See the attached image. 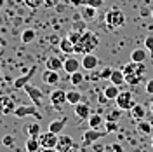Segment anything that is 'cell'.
<instances>
[{
  "mask_svg": "<svg viewBox=\"0 0 153 152\" xmlns=\"http://www.w3.org/2000/svg\"><path fill=\"white\" fill-rule=\"evenodd\" d=\"M97 46H99V37L96 35L92 30H84V32H82L80 42L75 44V54H87V53H92L94 49H97Z\"/></svg>",
  "mask_w": 153,
  "mask_h": 152,
  "instance_id": "1",
  "label": "cell"
},
{
  "mask_svg": "<svg viewBox=\"0 0 153 152\" xmlns=\"http://www.w3.org/2000/svg\"><path fill=\"white\" fill-rule=\"evenodd\" d=\"M146 72L144 63H136V61H129L124 67V75H125V84L129 86H137L143 81V75Z\"/></svg>",
  "mask_w": 153,
  "mask_h": 152,
  "instance_id": "2",
  "label": "cell"
},
{
  "mask_svg": "<svg viewBox=\"0 0 153 152\" xmlns=\"http://www.w3.org/2000/svg\"><path fill=\"white\" fill-rule=\"evenodd\" d=\"M105 25L108 30H117V28H122L125 25V14L120 9L117 7H111V9L106 11L105 14Z\"/></svg>",
  "mask_w": 153,
  "mask_h": 152,
  "instance_id": "3",
  "label": "cell"
},
{
  "mask_svg": "<svg viewBox=\"0 0 153 152\" xmlns=\"http://www.w3.org/2000/svg\"><path fill=\"white\" fill-rule=\"evenodd\" d=\"M14 115L18 117V119H25V117H35L37 121L42 119V114L38 112V107L35 105H18L16 107V110H14Z\"/></svg>",
  "mask_w": 153,
  "mask_h": 152,
  "instance_id": "4",
  "label": "cell"
},
{
  "mask_svg": "<svg viewBox=\"0 0 153 152\" xmlns=\"http://www.w3.org/2000/svg\"><path fill=\"white\" fill-rule=\"evenodd\" d=\"M115 105L120 110H131L136 105V102H134V98H132V93L131 91H120L118 96L115 98Z\"/></svg>",
  "mask_w": 153,
  "mask_h": 152,
  "instance_id": "5",
  "label": "cell"
},
{
  "mask_svg": "<svg viewBox=\"0 0 153 152\" xmlns=\"http://www.w3.org/2000/svg\"><path fill=\"white\" fill-rule=\"evenodd\" d=\"M25 93L28 95V98L31 100V103L35 107H40L42 105V100H44V91L37 87V86H31V84H26L25 86Z\"/></svg>",
  "mask_w": 153,
  "mask_h": 152,
  "instance_id": "6",
  "label": "cell"
},
{
  "mask_svg": "<svg viewBox=\"0 0 153 152\" xmlns=\"http://www.w3.org/2000/svg\"><path fill=\"white\" fill-rule=\"evenodd\" d=\"M108 135V131H99V129H94V128H89V131H84V136H82V143L84 145H92L94 142H97V140H101L103 136H106Z\"/></svg>",
  "mask_w": 153,
  "mask_h": 152,
  "instance_id": "7",
  "label": "cell"
},
{
  "mask_svg": "<svg viewBox=\"0 0 153 152\" xmlns=\"http://www.w3.org/2000/svg\"><path fill=\"white\" fill-rule=\"evenodd\" d=\"M57 138H59V135L57 133L45 131V133H42L40 136H38V140H40V147H42V149H56Z\"/></svg>",
  "mask_w": 153,
  "mask_h": 152,
  "instance_id": "8",
  "label": "cell"
},
{
  "mask_svg": "<svg viewBox=\"0 0 153 152\" xmlns=\"http://www.w3.org/2000/svg\"><path fill=\"white\" fill-rule=\"evenodd\" d=\"M82 67V59H78L75 54H68L65 58V65H63V70L66 72V74H75L78 72Z\"/></svg>",
  "mask_w": 153,
  "mask_h": 152,
  "instance_id": "9",
  "label": "cell"
},
{
  "mask_svg": "<svg viewBox=\"0 0 153 152\" xmlns=\"http://www.w3.org/2000/svg\"><path fill=\"white\" fill-rule=\"evenodd\" d=\"M37 70H38V67H37V65H33V67L30 68V70L26 72V74H25V75L18 77V79L14 81V87H16V89H25V86L28 84L30 81H31V77L37 74Z\"/></svg>",
  "mask_w": 153,
  "mask_h": 152,
  "instance_id": "10",
  "label": "cell"
},
{
  "mask_svg": "<svg viewBox=\"0 0 153 152\" xmlns=\"http://www.w3.org/2000/svg\"><path fill=\"white\" fill-rule=\"evenodd\" d=\"M71 147H75V142H73V138L70 136V135H59V138H57V145L56 149L59 152H68Z\"/></svg>",
  "mask_w": 153,
  "mask_h": 152,
  "instance_id": "11",
  "label": "cell"
},
{
  "mask_svg": "<svg viewBox=\"0 0 153 152\" xmlns=\"http://www.w3.org/2000/svg\"><path fill=\"white\" fill-rule=\"evenodd\" d=\"M97 67H99V59H97L96 54H92V53L84 54V58H82V68H85L87 72H92Z\"/></svg>",
  "mask_w": 153,
  "mask_h": 152,
  "instance_id": "12",
  "label": "cell"
},
{
  "mask_svg": "<svg viewBox=\"0 0 153 152\" xmlns=\"http://www.w3.org/2000/svg\"><path fill=\"white\" fill-rule=\"evenodd\" d=\"M49 98H51V103L59 108L63 103H66V89H54Z\"/></svg>",
  "mask_w": 153,
  "mask_h": 152,
  "instance_id": "13",
  "label": "cell"
},
{
  "mask_svg": "<svg viewBox=\"0 0 153 152\" xmlns=\"http://www.w3.org/2000/svg\"><path fill=\"white\" fill-rule=\"evenodd\" d=\"M42 81H44L45 84H49V86H56V84H59L61 77H59V72L45 68V70L42 72Z\"/></svg>",
  "mask_w": 153,
  "mask_h": 152,
  "instance_id": "14",
  "label": "cell"
},
{
  "mask_svg": "<svg viewBox=\"0 0 153 152\" xmlns=\"http://www.w3.org/2000/svg\"><path fill=\"white\" fill-rule=\"evenodd\" d=\"M63 65H65V58L61 56H49L47 61H45V68H49V70H56V72H59L61 68H63Z\"/></svg>",
  "mask_w": 153,
  "mask_h": 152,
  "instance_id": "15",
  "label": "cell"
},
{
  "mask_svg": "<svg viewBox=\"0 0 153 152\" xmlns=\"http://www.w3.org/2000/svg\"><path fill=\"white\" fill-rule=\"evenodd\" d=\"M73 110H75L78 119H89V115H91V107L85 102H80V103L73 105Z\"/></svg>",
  "mask_w": 153,
  "mask_h": 152,
  "instance_id": "16",
  "label": "cell"
},
{
  "mask_svg": "<svg viewBox=\"0 0 153 152\" xmlns=\"http://www.w3.org/2000/svg\"><path fill=\"white\" fill-rule=\"evenodd\" d=\"M66 123H68V117H66V115H61L59 119H56V121H52V123L49 124V131H52V133L61 135V131L65 129V126H66Z\"/></svg>",
  "mask_w": 153,
  "mask_h": 152,
  "instance_id": "17",
  "label": "cell"
},
{
  "mask_svg": "<svg viewBox=\"0 0 153 152\" xmlns=\"http://www.w3.org/2000/svg\"><path fill=\"white\" fill-rule=\"evenodd\" d=\"M146 58H148L146 47H137V49H134L132 53H131V61H136V63H144Z\"/></svg>",
  "mask_w": 153,
  "mask_h": 152,
  "instance_id": "18",
  "label": "cell"
},
{
  "mask_svg": "<svg viewBox=\"0 0 153 152\" xmlns=\"http://www.w3.org/2000/svg\"><path fill=\"white\" fill-rule=\"evenodd\" d=\"M14 110H16V102L12 98H4L2 105H0V112L4 115H7V114H14Z\"/></svg>",
  "mask_w": 153,
  "mask_h": 152,
  "instance_id": "19",
  "label": "cell"
},
{
  "mask_svg": "<svg viewBox=\"0 0 153 152\" xmlns=\"http://www.w3.org/2000/svg\"><path fill=\"white\" fill-rule=\"evenodd\" d=\"M59 49H61V53H65V54H75V44H73L68 37H63L59 40Z\"/></svg>",
  "mask_w": 153,
  "mask_h": 152,
  "instance_id": "20",
  "label": "cell"
},
{
  "mask_svg": "<svg viewBox=\"0 0 153 152\" xmlns=\"http://www.w3.org/2000/svg\"><path fill=\"white\" fill-rule=\"evenodd\" d=\"M82 102V93L78 91V89H68L66 91V103L70 105H76V103H80Z\"/></svg>",
  "mask_w": 153,
  "mask_h": 152,
  "instance_id": "21",
  "label": "cell"
},
{
  "mask_svg": "<svg viewBox=\"0 0 153 152\" xmlns=\"http://www.w3.org/2000/svg\"><path fill=\"white\" fill-rule=\"evenodd\" d=\"M80 16L84 21H94L96 19V9L91 5H82L80 7Z\"/></svg>",
  "mask_w": 153,
  "mask_h": 152,
  "instance_id": "22",
  "label": "cell"
},
{
  "mask_svg": "<svg viewBox=\"0 0 153 152\" xmlns=\"http://www.w3.org/2000/svg\"><path fill=\"white\" fill-rule=\"evenodd\" d=\"M110 82L115 86H120L125 84V75H124V70H113V74H111V77H110Z\"/></svg>",
  "mask_w": 153,
  "mask_h": 152,
  "instance_id": "23",
  "label": "cell"
},
{
  "mask_svg": "<svg viewBox=\"0 0 153 152\" xmlns=\"http://www.w3.org/2000/svg\"><path fill=\"white\" fill-rule=\"evenodd\" d=\"M131 115H132L136 121H141V119H144V115H146V108L141 103H136L131 108Z\"/></svg>",
  "mask_w": 153,
  "mask_h": 152,
  "instance_id": "24",
  "label": "cell"
},
{
  "mask_svg": "<svg viewBox=\"0 0 153 152\" xmlns=\"http://www.w3.org/2000/svg\"><path fill=\"white\" fill-rule=\"evenodd\" d=\"M89 128H94V129H97L101 124L105 123V119H103V115L99 114V112H96V114H91L89 115Z\"/></svg>",
  "mask_w": 153,
  "mask_h": 152,
  "instance_id": "25",
  "label": "cell"
},
{
  "mask_svg": "<svg viewBox=\"0 0 153 152\" xmlns=\"http://www.w3.org/2000/svg\"><path fill=\"white\" fill-rule=\"evenodd\" d=\"M103 93L106 95V98H108L110 102H115V98L118 96V93H120V89H118V86L110 84V86H106L105 89H103Z\"/></svg>",
  "mask_w": 153,
  "mask_h": 152,
  "instance_id": "26",
  "label": "cell"
},
{
  "mask_svg": "<svg viewBox=\"0 0 153 152\" xmlns=\"http://www.w3.org/2000/svg\"><path fill=\"white\" fill-rule=\"evenodd\" d=\"M25 149H26V152H38L42 147H40V140L38 138H31V136H28V140H26V143H25Z\"/></svg>",
  "mask_w": 153,
  "mask_h": 152,
  "instance_id": "27",
  "label": "cell"
},
{
  "mask_svg": "<svg viewBox=\"0 0 153 152\" xmlns=\"http://www.w3.org/2000/svg\"><path fill=\"white\" fill-rule=\"evenodd\" d=\"M26 133H28V136H31V138H38L40 135H42V131H40V124H38V121L37 123H31V124H28L26 128Z\"/></svg>",
  "mask_w": 153,
  "mask_h": 152,
  "instance_id": "28",
  "label": "cell"
},
{
  "mask_svg": "<svg viewBox=\"0 0 153 152\" xmlns=\"http://www.w3.org/2000/svg\"><path fill=\"white\" fill-rule=\"evenodd\" d=\"M35 37H37V32L33 28H26V30H23V33H21V42L23 44H30L31 40H35Z\"/></svg>",
  "mask_w": 153,
  "mask_h": 152,
  "instance_id": "29",
  "label": "cell"
},
{
  "mask_svg": "<svg viewBox=\"0 0 153 152\" xmlns=\"http://www.w3.org/2000/svg\"><path fill=\"white\" fill-rule=\"evenodd\" d=\"M85 81V75L78 70V72H75V74H70V82H71V86L73 87H78V86L82 84Z\"/></svg>",
  "mask_w": 153,
  "mask_h": 152,
  "instance_id": "30",
  "label": "cell"
},
{
  "mask_svg": "<svg viewBox=\"0 0 153 152\" xmlns=\"http://www.w3.org/2000/svg\"><path fill=\"white\" fill-rule=\"evenodd\" d=\"M137 131L141 135H150L153 131V126L152 123H148V121H144V119H141L139 123H137Z\"/></svg>",
  "mask_w": 153,
  "mask_h": 152,
  "instance_id": "31",
  "label": "cell"
},
{
  "mask_svg": "<svg viewBox=\"0 0 153 152\" xmlns=\"http://www.w3.org/2000/svg\"><path fill=\"white\" fill-rule=\"evenodd\" d=\"M45 4V0H25V5L28 7V9H40L42 5Z\"/></svg>",
  "mask_w": 153,
  "mask_h": 152,
  "instance_id": "32",
  "label": "cell"
},
{
  "mask_svg": "<svg viewBox=\"0 0 153 152\" xmlns=\"http://www.w3.org/2000/svg\"><path fill=\"white\" fill-rule=\"evenodd\" d=\"M120 115H122V110L117 107V110H110V112L106 114V121H115V123H118Z\"/></svg>",
  "mask_w": 153,
  "mask_h": 152,
  "instance_id": "33",
  "label": "cell"
},
{
  "mask_svg": "<svg viewBox=\"0 0 153 152\" xmlns=\"http://www.w3.org/2000/svg\"><path fill=\"white\" fill-rule=\"evenodd\" d=\"M103 152H124V147L120 145V143H108V145H105V150Z\"/></svg>",
  "mask_w": 153,
  "mask_h": 152,
  "instance_id": "34",
  "label": "cell"
},
{
  "mask_svg": "<svg viewBox=\"0 0 153 152\" xmlns=\"http://www.w3.org/2000/svg\"><path fill=\"white\" fill-rule=\"evenodd\" d=\"M66 37L70 38L73 44H78V42H80V38H82V32H78V30L73 28V30H71V32H70V33L66 35Z\"/></svg>",
  "mask_w": 153,
  "mask_h": 152,
  "instance_id": "35",
  "label": "cell"
},
{
  "mask_svg": "<svg viewBox=\"0 0 153 152\" xmlns=\"http://www.w3.org/2000/svg\"><path fill=\"white\" fill-rule=\"evenodd\" d=\"M144 47L148 51V54L153 58V35H146V38H144Z\"/></svg>",
  "mask_w": 153,
  "mask_h": 152,
  "instance_id": "36",
  "label": "cell"
},
{
  "mask_svg": "<svg viewBox=\"0 0 153 152\" xmlns=\"http://www.w3.org/2000/svg\"><path fill=\"white\" fill-rule=\"evenodd\" d=\"M111 74H113V68H111V67H105V68H101V72H99V79L110 81Z\"/></svg>",
  "mask_w": 153,
  "mask_h": 152,
  "instance_id": "37",
  "label": "cell"
},
{
  "mask_svg": "<svg viewBox=\"0 0 153 152\" xmlns=\"http://www.w3.org/2000/svg\"><path fill=\"white\" fill-rule=\"evenodd\" d=\"M105 129L108 133H117V131H118V123H115V121H106Z\"/></svg>",
  "mask_w": 153,
  "mask_h": 152,
  "instance_id": "38",
  "label": "cell"
},
{
  "mask_svg": "<svg viewBox=\"0 0 153 152\" xmlns=\"http://www.w3.org/2000/svg\"><path fill=\"white\" fill-rule=\"evenodd\" d=\"M2 143H4L5 147H14V143H16V138H14L12 135H5V136L2 138Z\"/></svg>",
  "mask_w": 153,
  "mask_h": 152,
  "instance_id": "39",
  "label": "cell"
},
{
  "mask_svg": "<svg viewBox=\"0 0 153 152\" xmlns=\"http://www.w3.org/2000/svg\"><path fill=\"white\" fill-rule=\"evenodd\" d=\"M85 5H91L94 9H99L101 5H105V0H85Z\"/></svg>",
  "mask_w": 153,
  "mask_h": 152,
  "instance_id": "40",
  "label": "cell"
},
{
  "mask_svg": "<svg viewBox=\"0 0 153 152\" xmlns=\"http://www.w3.org/2000/svg\"><path fill=\"white\" fill-rule=\"evenodd\" d=\"M144 89H146V93H148V95H153V79L146 81V86H144Z\"/></svg>",
  "mask_w": 153,
  "mask_h": 152,
  "instance_id": "41",
  "label": "cell"
},
{
  "mask_svg": "<svg viewBox=\"0 0 153 152\" xmlns=\"http://www.w3.org/2000/svg\"><path fill=\"white\" fill-rule=\"evenodd\" d=\"M70 4L76 5V7H82V5H85V0H70Z\"/></svg>",
  "mask_w": 153,
  "mask_h": 152,
  "instance_id": "42",
  "label": "cell"
},
{
  "mask_svg": "<svg viewBox=\"0 0 153 152\" xmlns=\"http://www.w3.org/2000/svg\"><path fill=\"white\" fill-rule=\"evenodd\" d=\"M91 147H92V149H94L96 152H103V150H105V145H97V143H96V142L92 143Z\"/></svg>",
  "mask_w": 153,
  "mask_h": 152,
  "instance_id": "43",
  "label": "cell"
},
{
  "mask_svg": "<svg viewBox=\"0 0 153 152\" xmlns=\"http://www.w3.org/2000/svg\"><path fill=\"white\" fill-rule=\"evenodd\" d=\"M59 4V0H45V7H54Z\"/></svg>",
  "mask_w": 153,
  "mask_h": 152,
  "instance_id": "44",
  "label": "cell"
},
{
  "mask_svg": "<svg viewBox=\"0 0 153 152\" xmlns=\"http://www.w3.org/2000/svg\"><path fill=\"white\" fill-rule=\"evenodd\" d=\"M97 102H99V103H103V105H105L106 102H110V100H108V98H106V95L103 93V95H99V98H97Z\"/></svg>",
  "mask_w": 153,
  "mask_h": 152,
  "instance_id": "45",
  "label": "cell"
},
{
  "mask_svg": "<svg viewBox=\"0 0 153 152\" xmlns=\"http://www.w3.org/2000/svg\"><path fill=\"white\" fill-rule=\"evenodd\" d=\"M68 152H82V150H80V149H78V147L75 145V147H71V149H70Z\"/></svg>",
  "mask_w": 153,
  "mask_h": 152,
  "instance_id": "46",
  "label": "cell"
},
{
  "mask_svg": "<svg viewBox=\"0 0 153 152\" xmlns=\"http://www.w3.org/2000/svg\"><path fill=\"white\" fill-rule=\"evenodd\" d=\"M42 150H44V152H59L57 149H42Z\"/></svg>",
  "mask_w": 153,
  "mask_h": 152,
  "instance_id": "47",
  "label": "cell"
},
{
  "mask_svg": "<svg viewBox=\"0 0 153 152\" xmlns=\"http://www.w3.org/2000/svg\"><path fill=\"white\" fill-rule=\"evenodd\" d=\"M2 46H5V40H4V37L0 35V47H2Z\"/></svg>",
  "mask_w": 153,
  "mask_h": 152,
  "instance_id": "48",
  "label": "cell"
},
{
  "mask_svg": "<svg viewBox=\"0 0 153 152\" xmlns=\"http://www.w3.org/2000/svg\"><path fill=\"white\" fill-rule=\"evenodd\" d=\"M4 5H5V0H0V11L4 9Z\"/></svg>",
  "mask_w": 153,
  "mask_h": 152,
  "instance_id": "49",
  "label": "cell"
},
{
  "mask_svg": "<svg viewBox=\"0 0 153 152\" xmlns=\"http://www.w3.org/2000/svg\"><path fill=\"white\" fill-rule=\"evenodd\" d=\"M150 108H152V112H153V102H152V103H150Z\"/></svg>",
  "mask_w": 153,
  "mask_h": 152,
  "instance_id": "50",
  "label": "cell"
},
{
  "mask_svg": "<svg viewBox=\"0 0 153 152\" xmlns=\"http://www.w3.org/2000/svg\"><path fill=\"white\" fill-rule=\"evenodd\" d=\"M150 14H152V19H153V9H152V12H150Z\"/></svg>",
  "mask_w": 153,
  "mask_h": 152,
  "instance_id": "51",
  "label": "cell"
},
{
  "mask_svg": "<svg viewBox=\"0 0 153 152\" xmlns=\"http://www.w3.org/2000/svg\"><path fill=\"white\" fill-rule=\"evenodd\" d=\"M152 147H153V136H152Z\"/></svg>",
  "mask_w": 153,
  "mask_h": 152,
  "instance_id": "52",
  "label": "cell"
},
{
  "mask_svg": "<svg viewBox=\"0 0 153 152\" xmlns=\"http://www.w3.org/2000/svg\"><path fill=\"white\" fill-rule=\"evenodd\" d=\"M0 81H2V72H0Z\"/></svg>",
  "mask_w": 153,
  "mask_h": 152,
  "instance_id": "53",
  "label": "cell"
},
{
  "mask_svg": "<svg viewBox=\"0 0 153 152\" xmlns=\"http://www.w3.org/2000/svg\"><path fill=\"white\" fill-rule=\"evenodd\" d=\"M38 152H44V150H42V149H40V150H38Z\"/></svg>",
  "mask_w": 153,
  "mask_h": 152,
  "instance_id": "54",
  "label": "cell"
},
{
  "mask_svg": "<svg viewBox=\"0 0 153 152\" xmlns=\"http://www.w3.org/2000/svg\"><path fill=\"white\" fill-rule=\"evenodd\" d=\"M152 2H153V0H152Z\"/></svg>",
  "mask_w": 153,
  "mask_h": 152,
  "instance_id": "55",
  "label": "cell"
}]
</instances>
